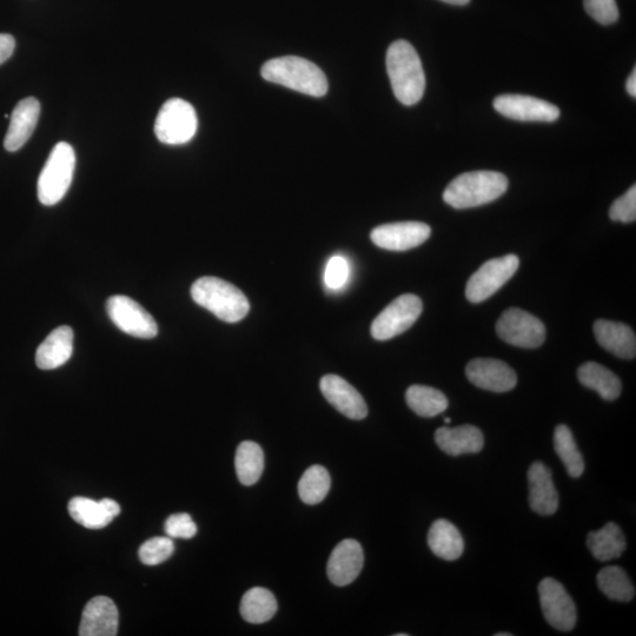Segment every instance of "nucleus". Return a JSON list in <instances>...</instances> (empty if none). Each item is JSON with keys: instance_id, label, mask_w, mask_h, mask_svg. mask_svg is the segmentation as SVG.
Returning <instances> with one entry per match:
<instances>
[{"instance_id": "obj_8", "label": "nucleus", "mask_w": 636, "mask_h": 636, "mask_svg": "<svg viewBox=\"0 0 636 636\" xmlns=\"http://www.w3.org/2000/svg\"><path fill=\"white\" fill-rule=\"evenodd\" d=\"M423 304L420 297L407 294L397 297L371 324V336L377 341L392 340L412 328L420 317Z\"/></svg>"}, {"instance_id": "obj_37", "label": "nucleus", "mask_w": 636, "mask_h": 636, "mask_svg": "<svg viewBox=\"0 0 636 636\" xmlns=\"http://www.w3.org/2000/svg\"><path fill=\"white\" fill-rule=\"evenodd\" d=\"M349 277V264L346 258L334 256L330 258L326 269L327 287L331 290H339L346 286Z\"/></svg>"}, {"instance_id": "obj_11", "label": "nucleus", "mask_w": 636, "mask_h": 636, "mask_svg": "<svg viewBox=\"0 0 636 636\" xmlns=\"http://www.w3.org/2000/svg\"><path fill=\"white\" fill-rule=\"evenodd\" d=\"M539 596L542 613L548 624L560 632L573 631L578 615L575 602L565 587L553 578L543 579L539 585Z\"/></svg>"}, {"instance_id": "obj_14", "label": "nucleus", "mask_w": 636, "mask_h": 636, "mask_svg": "<svg viewBox=\"0 0 636 636\" xmlns=\"http://www.w3.org/2000/svg\"><path fill=\"white\" fill-rule=\"evenodd\" d=\"M468 380L477 388L493 393H507L518 383V376L507 363L494 359H475L466 368Z\"/></svg>"}, {"instance_id": "obj_20", "label": "nucleus", "mask_w": 636, "mask_h": 636, "mask_svg": "<svg viewBox=\"0 0 636 636\" xmlns=\"http://www.w3.org/2000/svg\"><path fill=\"white\" fill-rule=\"evenodd\" d=\"M39 115H41V103L36 98H25L17 104L12 112L10 127L5 137L6 150L15 152L24 147L37 127Z\"/></svg>"}, {"instance_id": "obj_21", "label": "nucleus", "mask_w": 636, "mask_h": 636, "mask_svg": "<svg viewBox=\"0 0 636 636\" xmlns=\"http://www.w3.org/2000/svg\"><path fill=\"white\" fill-rule=\"evenodd\" d=\"M435 441L442 452L450 456L480 453L485 446V437L481 430L472 424L437 429Z\"/></svg>"}, {"instance_id": "obj_4", "label": "nucleus", "mask_w": 636, "mask_h": 636, "mask_svg": "<svg viewBox=\"0 0 636 636\" xmlns=\"http://www.w3.org/2000/svg\"><path fill=\"white\" fill-rule=\"evenodd\" d=\"M191 296L198 306L217 318L236 323L248 315L250 304L240 289L217 277H202L192 284Z\"/></svg>"}, {"instance_id": "obj_5", "label": "nucleus", "mask_w": 636, "mask_h": 636, "mask_svg": "<svg viewBox=\"0 0 636 636\" xmlns=\"http://www.w3.org/2000/svg\"><path fill=\"white\" fill-rule=\"evenodd\" d=\"M76 154L70 144L61 142L51 151L38 180V198L44 205L61 202L74 178Z\"/></svg>"}, {"instance_id": "obj_13", "label": "nucleus", "mask_w": 636, "mask_h": 636, "mask_svg": "<svg viewBox=\"0 0 636 636\" xmlns=\"http://www.w3.org/2000/svg\"><path fill=\"white\" fill-rule=\"evenodd\" d=\"M432 235L429 225L421 222H400L380 225L371 231V241L389 251H407L419 247Z\"/></svg>"}, {"instance_id": "obj_22", "label": "nucleus", "mask_w": 636, "mask_h": 636, "mask_svg": "<svg viewBox=\"0 0 636 636\" xmlns=\"http://www.w3.org/2000/svg\"><path fill=\"white\" fill-rule=\"evenodd\" d=\"M596 341L609 353L620 359L633 360L636 355V337L632 328L624 323L598 320L594 323Z\"/></svg>"}, {"instance_id": "obj_24", "label": "nucleus", "mask_w": 636, "mask_h": 636, "mask_svg": "<svg viewBox=\"0 0 636 636\" xmlns=\"http://www.w3.org/2000/svg\"><path fill=\"white\" fill-rule=\"evenodd\" d=\"M428 545L436 556L446 561H455L465 552L460 530L445 519L435 521L430 527Z\"/></svg>"}, {"instance_id": "obj_34", "label": "nucleus", "mask_w": 636, "mask_h": 636, "mask_svg": "<svg viewBox=\"0 0 636 636\" xmlns=\"http://www.w3.org/2000/svg\"><path fill=\"white\" fill-rule=\"evenodd\" d=\"M589 16L601 25L618 22L620 13L615 0H583Z\"/></svg>"}, {"instance_id": "obj_43", "label": "nucleus", "mask_w": 636, "mask_h": 636, "mask_svg": "<svg viewBox=\"0 0 636 636\" xmlns=\"http://www.w3.org/2000/svg\"><path fill=\"white\" fill-rule=\"evenodd\" d=\"M408 634H396V636H407Z\"/></svg>"}, {"instance_id": "obj_3", "label": "nucleus", "mask_w": 636, "mask_h": 636, "mask_svg": "<svg viewBox=\"0 0 636 636\" xmlns=\"http://www.w3.org/2000/svg\"><path fill=\"white\" fill-rule=\"evenodd\" d=\"M507 189V177L501 172H466L450 182L443 200L454 209L476 208L498 200Z\"/></svg>"}, {"instance_id": "obj_2", "label": "nucleus", "mask_w": 636, "mask_h": 636, "mask_svg": "<svg viewBox=\"0 0 636 636\" xmlns=\"http://www.w3.org/2000/svg\"><path fill=\"white\" fill-rule=\"evenodd\" d=\"M265 81L286 86L301 94L323 97L328 92V79L313 62L295 56L270 59L262 66Z\"/></svg>"}, {"instance_id": "obj_42", "label": "nucleus", "mask_w": 636, "mask_h": 636, "mask_svg": "<svg viewBox=\"0 0 636 636\" xmlns=\"http://www.w3.org/2000/svg\"><path fill=\"white\" fill-rule=\"evenodd\" d=\"M445 422H446V423H450V419H449V417H446Z\"/></svg>"}, {"instance_id": "obj_16", "label": "nucleus", "mask_w": 636, "mask_h": 636, "mask_svg": "<svg viewBox=\"0 0 636 636\" xmlns=\"http://www.w3.org/2000/svg\"><path fill=\"white\" fill-rule=\"evenodd\" d=\"M364 553L360 542L347 539L339 543L330 555L327 573L336 586H348L362 571Z\"/></svg>"}, {"instance_id": "obj_9", "label": "nucleus", "mask_w": 636, "mask_h": 636, "mask_svg": "<svg viewBox=\"0 0 636 636\" xmlns=\"http://www.w3.org/2000/svg\"><path fill=\"white\" fill-rule=\"evenodd\" d=\"M520 267L519 257L507 255L487 261L469 278L466 288L467 300L481 303L493 296L512 278Z\"/></svg>"}, {"instance_id": "obj_30", "label": "nucleus", "mask_w": 636, "mask_h": 636, "mask_svg": "<svg viewBox=\"0 0 636 636\" xmlns=\"http://www.w3.org/2000/svg\"><path fill=\"white\" fill-rule=\"evenodd\" d=\"M554 449L555 453L560 457L563 466H565L569 476L573 479L579 477L585 472V460L576 445L574 436L566 424H560L555 428L554 432Z\"/></svg>"}, {"instance_id": "obj_33", "label": "nucleus", "mask_w": 636, "mask_h": 636, "mask_svg": "<svg viewBox=\"0 0 636 636\" xmlns=\"http://www.w3.org/2000/svg\"><path fill=\"white\" fill-rule=\"evenodd\" d=\"M174 552V541L169 536L167 538L157 536L143 543L139 548L138 556L144 565L157 566L167 561Z\"/></svg>"}, {"instance_id": "obj_17", "label": "nucleus", "mask_w": 636, "mask_h": 636, "mask_svg": "<svg viewBox=\"0 0 636 636\" xmlns=\"http://www.w3.org/2000/svg\"><path fill=\"white\" fill-rule=\"evenodd\" d=\"M529 506L533 512L542 516H551L559 508V494L556 490L553 474L545 463L536 461L528 470Z\"/></svg>"}, {"instance_id": "obj_6", "label": "nucleus", "mask_w": 636, "mask_h": 636, "mask_svg": "<svg viewBox=\"0 0 636 636\" xmlns=\"http://www.w3.org/2000/svg\"><path fill=\"white\" fill-rule=\"evenodd\" d=\"M198 119L194 106L181 98H171L162 105L155 122L158 141L183 145L195 137Z\"/></svg>"}, {"instance_id": "obj_31", "label": "nucleus", "mask_w": 636, "mask_h": 636, "mask_svg": "<svg viewBox=\"0 0 636 636\" xmlns=\"http://www.w3.org/2000/svg\"><path fill=\"white\" fill-rule=\"evenodd\" d=\"M598 586L608 599L629 602L634 599L635 588L631 579L618 566H608L598 574Z\"/></svg>"}, {"instance_id": "obj_40", "label": "nucleus", "mask_w": 636, "mask_h": 636, "mask_svg": "<svg viewBox=\"0 0 636 636\" xmlns=\"http://www.w3.org/2000/svg\"><path fill=\"white\" fill-rule=\"evenodd\" d=\"M441 2H445L450 5L465 6L470 3V0H441Z\"/></svg>"}, {"instance_id": "obj_39", "label": "nucleus", "mask_w": 636, "mask_h": 636, "mask_svg": "<svg viewBox=\"0 0 636 636\" xmlns=\"http://www.w3.org/2000/svg\"><path fill=\"white\" fill-rule=\"evenodd\" d=\"M626 89L629 96L636 97V69L633 70L631 76L628 77Z\"/></svg>"}, {"instance_id": "obj_36", "label": "nucleus", "mask_w": 636, "mask_h": 636, "mask_svg": "<svg viewBox=\"0 0 636 636\" xmlns=\"http://www.w3.org/2000/svg\"><path fill=\"white\" fill-rule=\"evenodd\" d=\"M165 533L171 539H191L197 534V526L189 514H174L165 521Z\"/></svg>"}, {"instance_id": "obj_23", "label": "nucleus", "mask_w": 636, "mask_h": 636, "mask_svg": "<svg viewBox=\"0 0 636 636\" xmlns=\"http://www.w3.org/2000/svg\"><path fill=\"white\" fill-rule=\"evenodd\" d=\"M74 353V331L68 326L58 327L38 347L36 364L39 369L62 367Z\"/></svg>"}, {"instance_id": "obj_15", "label": "nucleus", "mask_w": 636, "mask_h": 636, "mask_svg": "<svg viewBox=\"0 0 636 636\" xmlns=\"http://www.w3.org/2000/svg\"><path fill=\"white\" fill-rule=\"evenodd\" d=\"M321 392L326 400L341 414L351 420H363L368 415V407L362 395L349 382L337 375L323 376Z\"/></svg>"}, {"instance_id": "obj_41", "label": "nucleus", "mask_w": 636, "mask_h": 636, "mask_svg": "<svg viewBox=\"0 0 636 636\" xmlns=\"http://www.w3.org/2000/svg\"><path fill=\"white\" fill-rule=\"evenodd\" d=\"M510 633H496L495 636H512Z\"/></svg>"}, {"instance_id": "obj_25", "label": "nucleus", "mask_w": 636, "mask_h": 636, "mask_svg": "<svg viewBox=\"0 0 636 636\" xmlns=\"http://www.w3.org/2000/svg\"><path fill=\"white\" fill-rule=\"evenodd\" d=\"M587 547L596 560L607 562L620 558L626 551L627 543L621 528L609 522L598 532L588 534Z\"/></svg>"}, {"instance_id": "obj_12", "label": "nucleus", "mask_w": 636, "mask_h": 636, "mask_svg": "<svg viewBox=\"0 0 636 636\" xmlns=\"http://www.w3.org/2000/svg\"><path fill=\"white\" fill-rule=\"evenodd\" d=\"M494 109L502 116L520 122L558 121V106L543 99L525 95H502L495 98Z\"/></svg>"}, {"instance_id": "obj_27", "label": "nucleus", "mask_w": 636, "mask_h": 636, "mask_svg": "<svg viewBox=\"0 0 636 636\" xmlns=\"http://www.w3.org/2000/svg\"><path fill=\"white\" fill-rule=\"evenodd\" d=\"M240 611L242 618L250 624H264L274 618L277 612V601L268 589L251 588L243 595Z\"/></svg>"}, {"instance_id": "obj_1", "label": "nucleus", "mask_w": 636, "mask_h": 636, "mask_svg": "<svg viewBox=\"0 0 636 636\" xmlns=\"http://www.w3.org/2000/svg\"><path fill=\"white\" fill-rule=\"evenodd\" d=\"M387 71L394 95L403 105L419 103L426 90L420 56L407 41H396L387 52Z\"/></svg>"}, {"instance_id": "obj_26", "label": "nucleus", "mask_w": 636, "mask_h": 636, "mask_svg": "<svg viewBox=\"0 0 636 636\" xmlns=\"http://www.w3.org/2000/svg\"><path fill=\"white\" fill-rule=\"evenodd\" d=\"M578 379L583 387L595 390L606 401H614L621 394L619 377L599 363L582 364L578 370Z\"/></svg>"}, {"instance_id": "obj_28", "label": "nucleus", "mask_w": 636, "mask_h": 636, "mask_svg": "<svg viewBox=\"0 0 636 636\" xmlns=\"http://www.w3.org/2000/svg\"><path fill=\"white\" fill-rule=\"evenodd\" d=\"M238 480L244 486H253L261 479L264 470V453L253 441H244L238 446L235 457Z\"/></svg>"}, {"instance_id": "obj_32", "label": "nucleus", "mask_w": 636, "mask_h": 636, "mask_svg": "<svg viewBox=\"0 0 636 636\" xmlns=\"http://www.w3.org/2000/svg\"><path fill=\"white\" fill-rule=\"evenodd\" d=\"M331 486L328 470L322 466L310 467L298 482V495L307 505L314 506L327 498Z\"/></svg>"}, {"instance_id": "obj_10", "label": "nucleus", "mask_w": 636, "mask_h": 636, "mask_svg": "<svg viewBox=\"0 0 636 636\" xmlns=\"http://www.w3.org/2000/svg\"><path fill=\"white\" fill-rule=\"evenodd\" d=\"M110 320L123 333L138 339H154L158 335V326L141 304L128 296H112L106 302Z\"/></svg>"}, {"instance_id": "obj_38", "label": "nucleus", "mask_w": 636, "mask_h": 636, "mask_svg": "<svg viewBox=\"0 0 636 636\" xmlns=\"http://www.w3.org/2000/svg\"><path fill=\"white\" fill-rule=\"evenodd\" d=\"M15 48V38L11 35H6V33H0V65L8 61Z\"/></svg>"}, {"instance_id": "obj_35", "label": "nucleus", "mask_w": 636, "mask_h": 636, "mask_svg": "<svg viewBox=\"0 0 636 636\" xmlns=\"http://www.w3.org/2000/svg\"><path fill=\"white\" fill-rule=\"evenodd\" d=\"M614 222L632 223L636 220V187L633 185L625 195L618 198L609 209Z\"/></svg>"}, {"instance_id": "obj_7", "label": "nucleus", "mask_w": 636, "mask_h": 636, "mask_svg": "<svg viewBox=\"0 0 636 636\" xmlns=\"http://www.w3.org/2000/svg\"><path fill=\"white\" fill-rule=\"evenodd\" d=\"M496 333L510 346L534 349L546 340V328L538 317L519 308L505 311L496 323Z\"/></svg>"}, {"instance_id": "obj_29", "label": "nucleus", "mask_w": 636, "mask_h": 636, "mask_svg": "<svg viewBox=\"0 0 636 636\" xmlns=\"http://www.w3.org/2000/svg\"><path fill=\"white\" fill-rule=\"evenodd\" d=\"M406 401L410 409L422 417H434L446 412L448 400L445 394L432 387H409L406 393Z\"/></svg>"}, {"instance_id": "obj_18", "label": "nucleus", "mask_w": 636, "mask_h": 636, "mask_svg": "<svg viewBox=\"0 0 636 636\" xmlns=\"http://www.w3.org/2000/svg\"><path fill=\"white\" fill-rule=\"evenodd\" d=\"M118 621L115 602L108 596H96L84 608L79 635L115 636L118 633Z\"/></svg>"}, {"instance_id": "obj_19", "label": "nucleus", "mask_w": 636, "mask_h": 636, "mask_svg": "<svg viewBox=\"0 0 636 636\" xmlns=\"http://www.w3.org/2000/svg\"><path fill=\"white\" fill-rule=\"evenodd\" d=\"M68 509L71 518L88 529L109 526L116 516L121 514V507L115 500L95 501L81 496L70 500Z\"/></svg>"}]
</instances>
